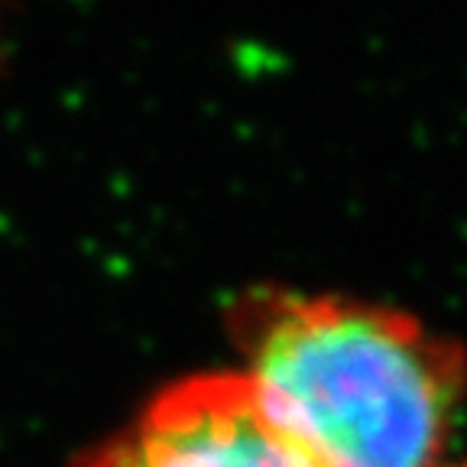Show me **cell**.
Returning a JSON list of instances; mask_svg holds the SVG:
<instances>
[{"label": "cell", "instance_id": "cell-2", "mask_svg": "<svg viewBox=\"0 0 467 467\" xmlns=\"http://www.w3.org/2000/svg\"><path fill=\"white\" fill-rule=\"evenodd\" d=\"M81 467H318L244 370L162 389Z\"/></svg>", "mask_w": 467, "mask_h": 467}, {"label": "cell", "instance_id": "cell-1", "mask_svg": "<svg viewBox=\"0 0 467 467\" xmlns=\"http://www.w3.org/2000/svg\"><path fill=\"white\" fill-rule=\"evenodd\" d=\"M247 377L318 467H467V358L393 308L263 289L234 306Z\"/></svg>", "mask_w": 467, "mask_h": 467}]
</instances>
